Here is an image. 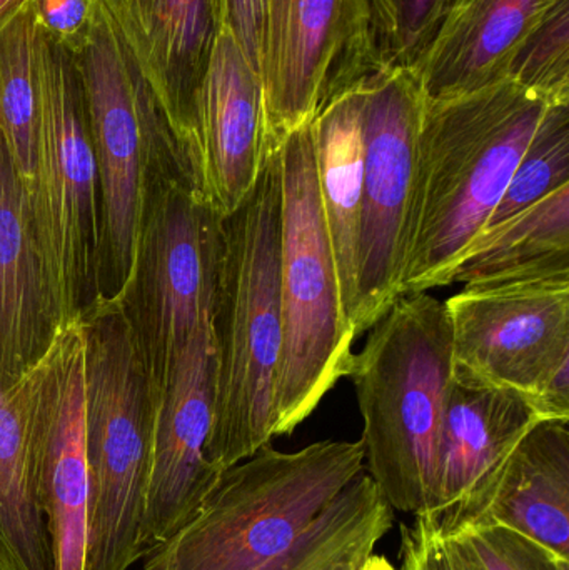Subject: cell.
Returning a JSON list of instances; mask_svg holds the SVG:
<instances>
[{"label":"cell","mask_w":569,"mask_h":570,"mask_svg":"<svg viewBox=\"0 0 569 570\" xmlns=\"http://www.w3.org/2000/svg\"><path fill=\"white\" fill-rule=\"evenodd\" d=\"M57 570H86L89 462L82 322L62 325L16 384Z\"/></svg>","instance_id":"obj_11"},{"label":"cell","mask_w":569,"mask_h":570,"mask_svg":"<svg viewBox=\"0 0 569 570\" xmlns=\"http://www.w3.org/2000/svg\"><path fill=\"white\" fill-rule=\"evenodd\" d=\"M360 570H396L393 568L390 561L383 556H374L371 554L370 558L366 559L363 566H361Z\"/></svg>","instance_id":"obj_34"},{"label":"cell","mask_w":569,"mask_h":570,"mask_svg":"<svg viewBox=\"0 0 569 570\" xmlns=\"http://www.w3.org/2000/svg\"><path fill=\"white\" fill-rule=\"evenodd\" d=\"M104 2L153 87L197 180V96L220 32L213 0Z\"/></svg>","instance_id":"obj_17"},{"label":"cell","mask_w":569,"mask_h":570,"mask_svg":"<svg viewBox=\"0 0 569 570\" xmlns=\"http://www.w3.org/2000/svg\"><path fill=\"white\" fill-rule=\"evenodd\" d=\"M40 27L50 39L73 50L89 26V0H36Z\"/></svg>","instance_id":"obj_32"},{"label":"cell","mask_w":569,"mask_h":570,"mask_svg":"<svg viewBox=\"0 0 569 570\" xmlns=\"http://www.w3.org/2000/svg\"><path fill=\"white\" fill-rule=\"evenodd\" d=\"M86 36L70 50L82 80L99 177V305H117L136 263L147 200L190 160L104 0H89ZM197 184V180H196Z\"/></svg>","instance_id":"obj_3"},{"label":"cell","mask_w":569,"mask_h":570,"mask_svg":"<svg viewBox=\"0 0 569 570\" xmlns=\"http://www.w3.org/2000/svg\"><path fill=\"white\" fill-rule=\"evenodd\" d=\"M350 374L363 417L364 462L391 509L430 501L453 345L444 302L403 295L370 328Z\"/></svg>","instance_id":"obj_4"},{"label":"cell","mask_w":569,"mask_h":570,"mask_svg":"<svg viewBox=\"0 0 569 570\" xmlns=\"http://www.w3.org/2000/svg\"><path fill=\"white\" fill-rule=\"evenodd\" d=\"M444 307L458 371L533 401L569 364V279L464 287Z\"/></svg>","instance_id":"obj_13"},{"label":"cell","mask_w":569,"mask_h":570,"mask_svg":"<svg viewBox=\"0 0 569 570\" xmlns=\"http://www.w3.org/2000/svg\"><path fill=\"white\" fill-rule=\"evenodd\" d=\"M569 279V184L474 239L453 273L464 287Z\"/></svg>","instance_id":"obj_22"},{"label":"cell","mask_w":569,"mask_h":570,"mask_svg":"<svg viewBox=\"0 0 569 570\" xmlns=\"http://www.w3.org/2000/svg\"><path fill=\"white\" fill-rule=\"evenodd\" d=\"M376 72L366 0H266L259 76L267 139L313 122L331 99Z\"/></svg>","instance_id":"obj_12"},{"label":"cell","mask_w":569,"mask_h":570,"mask_svg":"<svg viewBox=\"0 0 569 570\" xmlns=\"http://www.w3.org/2000/svg\"><path fill=\"white\" fill-rule=\"evenodd\" d=\"M444 541L468 570H569L568 558L501 525H467Z\"/></svg>","instance_id":"obj_29"},{"label":"cell","mask_w":569,"mask_h":570,"mask_svg":"<svg viewBox=\"0 0 569 570\" xmlns=\"http://www.w3.org/2000/svg\"><path fill=\"white\" fill-rule=\"evenodd\" d=\"M32 210L0 136V382L12 389L59 331Z\"/></svg>","instance_id":"obj_18"},{"label":"cell","mask_w":569,"mask_h":570,"mask_svg":"<svg viewBox=\"0 0 569 570\" xmlns=\"http://www.w3.org/2000/svg\"><path fill=\"white\" fill-rule=\"evenodd\" d=\"M220 214L187 173L154 187L136 263L119 308L149 377L154 404L174 364L213 308L219 264Z\"/></svg>","instance_id":"obj_9"},{"label":"cell","mask_w":569,"mask_h":570,"mask_svg":"<svg viewBox=\"0 0 569 570\" xmlns=\"http://www.w3.org/2000/svg\"><path fill=\"white\" fill-rule=\"evenodd\" d=\"M560 0H450L411 72L426 100L464 96L507 79L531 30Z\"/></svg>","instance_id":"obj_19"},{"label":"cell","mask_w":569,"mask_h":570,"mask_svg":"<svg viewBox=\"0 0 569 570\" xmlns=\"http://www.w3.org/2000/svg\"><path fill=\"white\" fill-rule=\"evenodd\" d=\"M89 519L86 570H129L146 558L154 399L119 305L82 318Z\"/></svg>","instance_id":"obj_7"},{"label":"cell","mask_w":569,"mask_h":570,"mask_svg":"<svg viewBox=\"0 0 569 570\" xmlns=\"http://www.w3.org/2000/svg\"><path fill=\"white\" fill-rule=\"evenodd\" d=\"M401 570H468L424 514L401 525Z\"/></svg>","instance_id":"obj_30"},{"label":"cell","mask_w":569,"mask_h":570,"mask_svg":"<svg viewBox=\"0 0 569 570\" xmlns=\"http://www.w3.org/2000/svg\"><path fill=\"white\" fill-rule=\"evenodd\" d=\"M32 0H0V33Z\"/></svg>","instance_id":"obj_33"},{"label":"cell","mask_w":569,"mask_h":570,"mask_svg":"<svg viewBox=\"0 0 569 570\" xmlns=\"http://www.w3.org/2000/svg\"><path fill=\"white\" fill-rule=\"evenodd\" d=\"M220 32L229 33L261 73L266 0H213Z\"/></svg>","instance_id":"obj_31"},{"label":"cell","mask_w":569,"mask_h":570,"mask_svg":"<svg viewBox=\"0 0 569 570\" xmlns=\"http://www.w3.org/2000/svg\"><path fill=\"white\" fill-rule=\"evenodd\" d=\"M393 525V509L361 472L286 551L256 570H360Z\"/></svg>","instance_id":"obj_24"},{"label":"cell","mask_w":569,"mask_h":570,"mask_svg":"<svg viewBox=\"0 0 569 570\" xmlns=\"http://www.w3.org/2000/svg\"><path fill=\"white\" fill-rule=\"evenodd\" d=\"M550 104H569V0H560L511 59L507 79Z\"/></svg>","instance_id":"obj_28"},{"label":"cell","mask_w":569,"mask_h":570,"mask_svg":"<svg viewBox=\"0 0 569 570\" xmlns=\"http://www.w3.org/2000/svg\"><path fill=\"white\" fill-rule=\"evenodd\" d=\"M214 394L216 355L209 314L184 347L154 404L146 501L149 552L196 518L223 475L224 471L206 459Z\"/></svg>","instance_id":"obj_14"},{"label":"cell","mask_w":569,"mask_h":570,"mask_svg":"<svg viewBox=\"0 0 569 570\" xmlns=\"http://www.w3.org/2000/svg\"><path fill=\"white\" fill-rule=\"evenodd\" d=\"M0 570H57L16 385L0 382Z\"/></svg>","instance_id":"obj_23"},{"label":"cell","mask_w":569,"mask_h":570,"mask_svg":"<svg viewBox=\"0 0 569 570\" xmlns=\"http://www.w3.org/2000/svg\"><path fill=\"white\" fill-rule=\"evenodd\" d=\"M37 159L33 230L59 325L97 307L99 177L82 80L72 52L40 27L37 49Z\"/></svg>","instance_id":"obj_8"},{"label":"cell","mask_w":569,"mask_h":570,"mask_svg":"<svg viewBox=\"0 0 569 570\" xmlns=\"http://www.w3.org/2000/svg\"><path fill=\"white\" fill-rule=\"evenodd\" d=\"M364 471L363 442L296 452L263 445L226 469L196 518L154 548L146 570H256L286 551Z\"/></svg>","instance_id":"obj_5"},{"label":"cell","mask_w":569,"mask_h":570,"mask_svg":"<svg viewBox=\"0 0 569 570\" xmlns=\"http://www.w3.org/2000/svg\"><path fill=\"white\" fill-rule=\"evenodd\" d=\"M279 154L283 345L274 391L276 438L293 434L347 377L357 337L321 207L311 122L281 139Z\"/></svg>","instance_id":"obj_6"},{"label":"cell","mask_w":569,"mask_h":570,"mask_svg":"<svg viewBox=\"0 0 569 570\" xmlns=\"http://www.w3.org/2000/svg\"><path fill=\"white\" fill-rule=\"evenodd\" d=\"M569 184V104H551L484 230L500 226ZM483 230V233H484ZM481 233V234H483Z\"/></svg>","instance_id":"obj_26"},{"label":"cell","mask_w":569,"mask_h":570,"mask_svg":"<svg viewBox=\"0 0 569 570\" xmlns=\"http://www.w3.org/2000/svg\"><path fill=\"white\" fill-rule=\"evenodd\" d=\"M279 140L266 139L249 196L220 216L219 264L210 308L216 394L206 459L220 471L274 435V391L283 345Z\"/></svg>","instance_id":"obj_2"},{"label":"cell","mask_w":569,"mask_h":570,"mask_svg":"<svg viewBox=\"0 0 569 570\" xmlns=\"http://www.w3.org/2000/svg\"><path fill=\"white\" fill-rule=\"evenodd\" d=\"M568 425L538 422L454 532L467 525H501L569 559Z\"/></svg>","instance_id":"obj_20"},{"label":"cell","mask_w":569,"mask_h":570,"mask_svg":"<svg viewBox=\"0 0 569 570\" xmlns=\"http://www.w3.org/2000/svg\"><path fill=\"white\" fill-rule=\"evenodd\" d=\"M547 100L511 80L426 100L404 230L400 295L453 285L540 126Z\"/></svg>","instance_id":"obj_1"},{"label":"cell","mask_w":569,"mask_h":570,"mask_svg":"<svg viewBox=\"0 0 569 570\" xmlns=\"http://www.w3.org/2000/svg\"><path fill=\"white\" fill-rule=\"evenodd\" d=\"M196 114L197 186L226 216L249 196L266 150L263 82L229 33L217 36Z\"/></svg>","instance_id":"obj_16"},{"label":"cell","mask_w":569,"mask_h":570,"mask_svg":"<svg viewBox=\"0 0 569 570\" xmlns=\"http://www.w3.org/2000/svg\"><path fill=\"white\" fill-rule=\"evenodd\" d=\"M541 421L528 395L488 384L453 365L430 501L420 514L430 518L443 538L453 534L518 442Z\"/></svg>","instance_id":"obj_15"},{"label":"cell","mask_w":569,"mask_h":570,"mask_svg":"<svg viewBox=\"0 0 569 570\" xmlns=\"http://www.w3.org/2000/svg\"><path fill=\"white\" fill-rule=\"evenodd\" d=\"M364 83L366 80L331 99L311 122L321 207L351 324L356 304L357 243L363 199Z\"/></svg>","instance_id":"obj_21"},{"label":"cell","mask_w":569,"mask_h":570,"mask_svg":"<svg viewBox=\"0 0 569 570\" xmlns=\"http://www.w3.org/2000/svg\"><path fill=\"white\" fill-rule=\"evenodd\" d=\"M39 36L36 0L0 33V136L27 197L36 179Z\"/></svg>","instance_id":"obj_25"},{"label":"cell","mask_w":569,"mask_h":570,"mask_svg":"<svg viewBox=\"0 0 569 570\" xmlns=\"http://www.w3.org/2000/svg\"><path fill=\"white\" fill-rule=\"evenodd\" d=\"M363 199L353 325L360 337L401 297L404 230L426 97L411 70H377L364 83Z\"/></svg>","instance_id":"obj_10"},{"label":"cell","mask_w":569,"mask_h":570,"mask_svg":"<svg viewBox=\"0 0 569 570\" xmlns=\"http://www.w3.org/2000/svg\"><path fill=\"white\" fill-rule=\"evenodd\" d=\"M377 70H413L450 0H366Z\"/></svg>","instance_id":"obj_27"}]
</instances>
